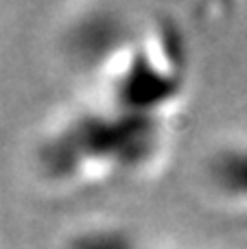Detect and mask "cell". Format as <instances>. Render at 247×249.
Listing matches in <instances>:
<instances>
[{"instance_id":"cell-1","label":"cell","mask_w":247,"mask_h":249,"mask_svg":"<svg viewBox=\"0 0 247 249\" xmlns=\"http://www.w3.org/2000/svg\"><path fill=\"white\" fill-rule=\"evenodd\" d=\"M199 181L210 201L247 214V140H226L204 155Z\"/></svg>"}]
</instances>
